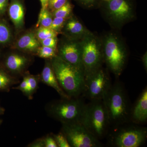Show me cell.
I'll list each match as a JSON object with an SVG mask.
<instances>
[{
    "instance_id": "4dcf8cb0",
    "label": "cell",
    "mask_w": 147,
    "mask_h": 147,
    "mask_svg": "<svg viewBox=\"0 0 147 147\" xmlns=\"http://www.w3.org/2000/svg\"><path fill=\"white\" fill-rule=\"evenodd\" d=\"M43 137L45 147H58L52 133L47 134Z\"/></svg>"
},
{
    "instance_id": "d590c367",
    "label": "cell",
    "mask_w": 147,
    "mask_h": 147,
    "mask_svg": "<svg viewBox=\"0 0 147 147\" xmlns=\"http://www.w3.org/2000/svg\"><path fill=\"white\" fill-rule=\"evenodd\" d=\"M4 109L1 107V104H0V115H2V114H4Z\"/></svg>"
},
{
    "instance_id": "f546056e",
    "label": "cell",
    "mask_w": 147,
    "mask_h": 147,
    "mask_svg": "<svg viewBox=\"0 0 147 147\" xmlns=\"http://www.w3.org/2000/svg\"><path fill=\"white\" fill-rule=\"evenodd\" d=\"M42 46L52 47L57 49L58 45V38L56 37L49 38L40 41Z\"/></svg>"
},
{
    "instance_id": "4fadbf2b",
    "label": "cell",
    "mask_w": 147,
    "mask_h": 147,
    "mask_svg": "<svg viewBox=\"0 0 147 147\" xmlns=\"http://www.w3.org/2000/svg\"><path fill=\"white\" fill-rule=\"evenodd\" d=\"M61 32L66 37L81 40L91 31L76 17L71 16L67 19Z\"/></svg>"
},
{
    "instance_id": "8fae6325",
    "label": "cell",
    "mask_w": 147,
    "mask_h": 147,
    "mask_svg": "<svg viewBox=\"0 0 147 147\" xmlns=\"http://www.w3.org/2000/svg\"><path fill=\"white\" fill-rule=\"evenodd\" d=\"M65 37L57 48V56L84 72L81 40Z\"/></svg>"
},
{
    "instance_id": "ac0fdd59",
    "label": "cell",
    "mask_w": 147,
    "mask_h": 147,
    "mask_svg": "<svg viewBox=\"0 0 147 147\" xmlns=\"http://www.w3.org/2000/svg\"><path fill=\"white\" fill-rule=\"evenodd\" d=\"M19 83L17 78L0 67V92H9L11 88Z\"/></svg>"
},
{
    "instance_id": "6da1fadb",
    "label": "cell",
    "mask_w": 147,
    "mask_h": 147,
    "mask_svg": "<svg viewBox=\"0 0 147 147\" xmlns=\"http://www.w3.org/2000/svg\"><path fill=\"white\" fill-rule=\"evenodd\" d=\"M100 37L103 63L118 77L123 71L128 57L126 43L122 37L115 31L107 32Z\"/></svg>"
},
{
    "instance_id": "7c38bea8",
    "label": "cell",
    "mask_w": 147,
    "mask_h": 147,
    "mask_svg": "<svg viewBox=\"0 0 147 147\" xmlns=\"http://www.w3.org/2000/svg\"><path fill=\"white\" fill-rule=\"evenodd\" d=\"M30 59L22 54L11 53L6 57L3 68L11 75H21L28 67Z\"/></svg>"
},
{
    "instance_id": "52a82bcc",
    "label": "cell",
    "mask_w": 147,
    "mask_h": 147,
    "mask_svg": "<svg viewBox=\"0 0 147 147\" xmlns=\"http://www.w3.org/2000/svg\"><path fill=\"white\" fill-rule=\"evenodd\" d=\"M82 62L85 79L102 66L103 63L100 37L90 32L81 40Z\"/></svg>"
},
{
    "instance_id": "d6986e66",
    "label": "cell",
    "mask_w": 147,
    "mask_h": 147,
    "mask_svg": "<svg viewBox=\"0 0 147 147\" xmlns=\"http://www.w3.org/2000/svg\"><path fill=\"white\" fill-rule=\"evenodd\" d=\"M28 88L26 97L29 100H32L34 94L36 92L38 88V85L40 82V76L39 75H32L28 74Z\"/></svg>"
},
{
    "instance_id": "8992f818",
    "label": "cell",
    "mask_w": 147,
    "mask_h": 147,
    "mask_svg": "<svg viewBox=\"0 0 147 147\" xmlns=\"http://www.w3.org/2000/svg\"><path fill=\"white\" fill-rule=\"evenodd\" d=\"M103 99L110 124L118 125L127 122L130 117V112L126 94L119 84L111 86Z\"/></svg>"
},
{
    "instance_id": "4316f807",
    "label": "cell",
    "mask_w": 147,
    "mask_h": 147,
    "mask_svg": "<svg viewBox=\"0 0 147 147\" xmlns=\"http://www.w3.org/2000/svg\"><path fill=\"white\" fill-rule=\"evenodd\" d=\"M28 73H27L24 74L23 80L18 86L16 87H13L11 88L12 89L20 91L26 96L28 94Z\"/></svg>"
},
{
    "instance_id": "2e32d148",
    "label": "cell",
    "mask_w": 147,
    "mask_h": 147,
    "mask_svg": "<svg viewBox=\"0 0 147 147\" xmlns=\"http://www.w3.org/2000/svg\"><path fill=\"white\" fill-rule=\"evenodd\" d=\"M130 117L134 123L142 124L147 120V89L146 88L140 94L131 113Z\"/></svg>"
},
{
    "instance_id": "74e56055",
    "label": "cell",
    "mask_w": 147,
    "mask_h": 147,
    "mask_svg": "<svg viewBox=\"0 0 147 147\" xmlns=\"http://www.w3.org/2000/svg\"><path fill=\"white\" fill-rule=\"evenodd\" d=\"M49 1H50V0H49Z\"/></svg>"
},
{
    "instance_id": "7a4b0ae2",
    "label": "cell",
    "mask_w": 147,
    "mask_h": 147,
    "mask_svg": "<svg viewBox=\"0 0 147 147\" xmlns=\"http://www.w3.org/2000/svg\"><path fill=\"white\" fill-rule=\"evenodd\" d=\"M60 86L69 97H79L86 89L84 71L57 55L50 59Z\"/></svg>"
},
{
    "instance_id": "cb8c5ba5",
    "label": "cell",
    "mask_w": 147,
    "mask_h": 147,
    "mask_svg": "<svg viewBox=\"0 0 147 147\" xmlns=\"http://www.w3.org/2000/svg\"><path fill=\"white\" fill-rule=\"evenodd\" d=\"M36 53L39 57L47 59H51L57 55V49L42 45L38 48Z\"/></svg>"
},
{
    "instance_id": "603a6c76",
    "label": "cell",
    "mask_w": 147,
    "mask_h": 147,
    "mask_svg": "<svg viewBox=\"0 0 147 147\" xmlns=\"http://www.w3.org/2000/svg\"><path fill=\"white\" fill-rule=\"evenodd\" d=\"M58 34L57 32L50 28L40 26L37 30L35 35L38 40L40 41L49 38L56 37Z\"/></svg>"
},
{
    "instance_id": "5bb4252c",
    "label": "cell",
    "mask_w": 147,
    "mask_h": 147,
    "mask_svg": "<svg viewBox=\"0 0 147 147\" xmlns=\"http://www.w3.org/2000/svg\"><path fill=\"white\" fill-rule=\"evenodd\" d=\"M40 76V81L43 84L55 89L61 98H69L63 90L58 83L50 59L45 61Z\"/></svg>"
},
{
    "instance_id": "1f68e13d",
    "label": "cell",
    "mask_w": 147,
    "mask_h": 147,
    "mask_svg": "<svg viewBox=\"0 0 147 147\" xmlns=\"http://www.w3.org/2000/svg\"><path fill=\"white\" fill-rule=\"evenodd\" d=\"M9 0H0V16L4 15L7 10Z\"/></svg>"
},
{
    "instance_id": "8d00e7d4",
    "label": "cell",
    "mask_w": 147,
    "mask_h": 147,
    "mask_svg": "<svg viewBox=\"0 0 147 147\" xmlns=\"http://www.w3.org/2000/svg\"><path fill=\"white\" fill-rule=\"evenodd\" d=\"M2 123V120L0 119V125H1V124Z\"/></svg>"
},
{
    "instance_id": "30bf717a",
    "label": "cell",
    "mask_w": 147,
    "mask_h": 147,
    "mask_svg": "<svg viewBox=\"0 0 147 147\" xmlns=\"http://www.w3.org/2000/svg\"><path fill=\"white\" fill-rule=\"evenodd\" d=\"M147 128L132 126L120 129L113 135L111 143L117 147H138L146 141Z\"/></svg>"
},
{
    "instance_id": "9c48e42d",
    "label": "cell",
    "mask_w": 147,
    "mask_h": 147,
    "mask_svg": "<svg viewBox=\"0 0 147 147\" xmlns=\"http://www.w3.org/2000/svg\"><path fill=\"white\" fill-rule=\"evenodd\" d=\"M84 93L90 100L103 99L111 86L108 71L102 66L85 79Z\"/></svg>"
},
{
    "instance_id": "3957f363",
    "label": "cell",
    "mask_w": 147,
    "mask_h": 147,
    "mask_svg": "<svg viewBox=\"0 0 147 147\" xmlns=\"http://www.w3.org/2000/svg\"><path fill=\"white\" fill-rule=\"evenodd\" d=\"M135 0H101L98 8L105 21L115 30H119L136 17Z\"/></svg>"
},
{
    "instance_id": "e575fe53",
    "label": "cell",
    "mask_w": 147,
    "mask_h": 147,
    "mask_svg": "<svg viewBox=\"0 0 147 147\" xmlns=\"http://www.w3.org/2000/svg\"><path fill=\"white\" fill-rule=\"evenodd\" d=\"M42 9L47 8L48 7L49 0H40Z\"/></svg>"
},
{
    "instance_id": "44dd1931",
    "label": "cell",
    "mask_w": 147,
    "mask_h": 147,
    "mask_svg": "<svg viewBox=\"0 0 147 147\" xmlns=\"http://www.w3.org/2000/svg\"><path fill=\"white\" fill-rule=\"evenodd\" d=\"M73 8V6L69 1L60 8L52 12V14L53 17L68 18L72 16Z\"/></svg>"
},
{
    "instance_id": "f1b7e54d",
    "label": "cell",
    "mask_w": 147,
    "mask_h": 147,
    "mask_svg": "<svg viewBox=\"0 0 147 147\" xmlns=\"http://www.w3.org/2000/svg\"><path fill=\"white\" fill-rule=\"evenodd\" d=\"M70 0H50L48 2V8L51 12L60 8Z\"/></svg>"
},
{
    "instance_id": "d6a6232c",
    "label": "cell",
    "mask_w": 147,
    "mask_h": 147,
    "mask_svg": "<svg viewBox=\"0 0 147 147\" xmlns=\"http://www.w3.org/2000/svg\"><path fill=\"white\" fill-rule=\"evenodd\" d=\"M28 147H45L43 137L36 139L28 145Z\"/></svg>"
},
{
    "instance_id": "e0dca14e",
    "label": "cell",
    "mask_w": 147,
    "mask_h": 147,
    "mask_svg": "<svg viewBox=\"0 0 147 147\" xmlns=\"http://www.w3.org/2000/svg\"><path fill=\"white\" fill-rule=\"evenodd\" d=\"M40 47L39 40L37 38L35 34L32 32L23 35L16 43L17 49L26 53H36Z\"/></svg>"
},
{
    "instance_id": "ffe728a7",
    "label": "cell",
    "mask_w": 147,
    "mask_h": 147,
    "mask_svg": "<svg viewBox=\"0 0 147 147\" xmlns=\"http://www.w3.org/2000/svg\"><path fill=\"white\" fill-rule=\"evenodd\" d=\"M53 17L52 12L48 8H41L37 27L40 26L50 28L53 21Z\"/></svg>"
},
{
    "instance_id": "9a60e30c",
    "label": "cell",
    "mask_w": 147,
    "mask_h": 147,
    "mask_svg": "<svg viewBox=\"0 0 147 147\" xmlns=\"http://www.w3.org/2000/svg\"><path fill=\"white\" fill-rule=\"evenodd\" d=\"M9 16L17 30L22 28L24 24L25 7L23 0H9Z\"/></svg>"
},
{
    "instance_id": "277c9868",
    "label": "cell",
    "mask_w": 147,
    "mask_h": 147,
    "mask_svg": "<svg viewBox=\"0 0 147 147\" xmlns=\"http://www.w3.org/2000/svg\"><path fill=\"white\" fill-rule=\"evenodd\" d=\"M86 104L79 97L61 98L47 103V115L62 124L82 122Z\"/></svg>"
},
{
    "instance_id": "83f0119b",
    "label": "cell",
    "mask_w": 147,
    "mask_h": 147,
    "mask_svg": "<svg viewBox=\"0 0 147 147\" xmlns=\"http://www.w3.org/2000/svg\"><path fill=\"white\" fill-rule=\"evenodd\" d=\"M58 147H71L67 139L62 132H59L57 134L52 133Z\"/></svg>"
},
{
    "instance_id": "836d02e7",
    "label": "cell",
    "mask_w": 147,
    "mask_h": 147,
    "mask_svg": "<svg viewBox=\"0 0 147 147\" xmlns=\"http://www.w3.org/2000/svg\"><path fill=\"white\" fill-rule=\"evenodd\" d=\"M142 61L143 63V65L145 70L147 71V52L144 54V55L142 57Z\"/></svg>"
},
{
    "instance_id": "5b68a950",
    "label": "cell",
    "mask_w": 147,
    "mask_h": 147,
    "mask_svg": "<svg viewBox=\"0 0 147 147\" xmlns=\"http://www.w3.org/2000/svg\"><path fill=\"white\" fill-rule=\"evenodd\" d=\"M81 123L98 140L104 137L110 122L103 99L92 100L86 104Z\"/></svg>"
},
{
    "instance_id": "484cf974",
    "label": "cell",
    "mask_w": 147,
    "mask_h": 147,
    "mask_svg": "<svg viewBox=\"0 0 147 147\" xmlns=\"http://www.w3.org/2000/svg\"><path fill=\"white\" fill-rule=\"evenodd\" d=\"M67 19V18L54 17L50 28L59 33L61 32Z\"/></svg>"
},
{
    "instance_id": "d4e9b609",
    "label": "cell",
    "mask_w": 147,
    "mask_h": 147,
    "mask_svg": "<svg viewBox=\"0 0 147 147\" xmlns=\"http://www.w3.org/2000/svg\"><path fill=\"white\" fill-rule=\"evenodd\" d=\"M80 6L86 9L98 8L101 0H74Z\"/></svg>"
},
{
    "instance_id": "7402d4cb",
    "label": "cell",
    "mask_w": 147,
    "mask_h": 147,
    "mask_svg": "<svg viewBox=\"0 0 147 147\" xmlns=\"http://www.w3.org/2000/svg\"><path fill=\"white\" fill-rule=\"evenodd\" d=\"M11 33L10 28L5 21L0 20V45H5L10 41Z\"/></svg>"
},
{
    "instance_id": "ba28073f",
    "label": "cell",
    "mask_w": 147,
    "mask_h": 147,
    "mask_svg": "<svg viewBox=\"0 0 147 147\" xmlns=\"http://www.w3.org/2000/svg\"><path fill=\"white\" fill-rule=\"evenodd\" d=\"M63 133L71 147H98L102 145L81 123L62 124Z\"/></svg>"
}]
</instances>
